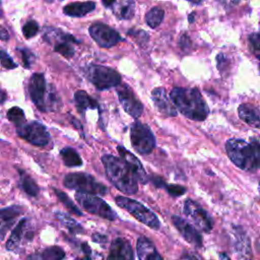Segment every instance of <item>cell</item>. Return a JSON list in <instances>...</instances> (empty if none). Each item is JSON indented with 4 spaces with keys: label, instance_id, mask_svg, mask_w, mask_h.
<instances>
[{
    "label": "cell",
    "instance_id": "cell-1",
    "mask_svg": "<svg viewBox=\"0 0 260 260\" xmlns=\"http://www.w3.org/2000/svg\"><path fill=\"white\" fill-rule=\"evenodd\" d=\"M170 96L176 108L185 117L195 121H203L208 116V107L197 88L175 87Z\"/></svg>",
    "mask_w": 260,
    "mask_h": 260
},
{
    "label": "cell",
    "instance_id": "cell-2",
    "mask_svg": "<svg viewBox=\"0 0 260 260\" xmlns=\"http://www.w3.org/2000/svg\"><path fill=\"white\" fill-rule=\"evenodd\" d=\"M106 174L113 185L123 193L135 194L138 190L137 179L131 169L122 159L112 154L102 156Z\"/></svg>",
    "mask_w": 260,
    "mask_h": 260
},
{
    "label": "cell",
    "instance_id": "cell-3",
    "mask_svg": "<svg viewBox=\"0 0 260 260\" xmlns=\"http://www.w3.org/2000/svg\"><path fill=\"white\" fill-rule=\"evenodd\" d=\"M225 150L230 159L244 171L260 169V143L247 142L243 139H230L225 143Z\"/></svg>",
    "mask_w": 260,
    "mask_h": 260
},
{
    "label": "cell",
    "instance_id": "cell-4",
    "mask_svg": "<svg viewBox=\"0 0 260 260\" xmlns=\"http://www.w3.org/2000/svg\"><path fill=\"white\" fill-rule=\"evenodd\" d=\"M28 92L32 103L43 112L55 111L60 101L53 88L47 89L46 80L43 74L35 73L28 81Z\"/></svg>",
    "mask_w": 260,
    "mask_h": 260
},
{
    "label": "cell",
    "instance_id": "cell-5",
    "mask_svg": "<svg viewBox=\"0 0 260 260\" xmlns=\"http://www.w3.org/2000/svg\"><path fill=\"white\" fill-rule=\"evenodd\" d=\"M64 186L81 193L93 195H105L108 193V188L105 185L85 173L67 174L64 178Z\"/></svg>",
    "mask_w": 260,
    "mask_h": 260
},
{
    "label": "cell",
    "instance_id": "cell-6",
    "mask_svg": "<svg viewBox=\"0 0 260 260\" xmlns=\"http://www.w3.org/2000/svg\"><path fill=\"white\" fill-rule=\"evenodd\" d=\"M115 201L117 205L127 210L131 215H133L140 222L144 223L145 225L153 230L159 229L160 223L157 216L150 209L145 207L140 202L125 196H117L115 198Z\"/></svg>",
    "mask_w": 260,
    "mask_h": 260
},
{
    "label": "cell",
    "instance_id": "cell-7",
    "mask_svg": "<svg viewBox=\"0 0 260 260\" xmlns=\"http://www.w3.org/2000/svg\"><path fill=\"white\" fill-rule=\"evenodd\" d=\"M87 79L100 90L118 86L121 82L120 74L109 67L101 65H90L85 73Z\"/></svg>",
    "mask_w": 260,
    "mask_h": 260
},
{
    "label": "cell",
    "instance_id": "cell-8",
    "mask_svg": "<svg viewBox=\"0 0 260 260\" xmlns=\"http://www.w3.org/2000/svg\"><path fill=\"white\" fill-rule=\"evenodd\" d=\"M130 139L133 148L140 154L150 153L155 146L151 129L141 122H134L130 128Z\"/></svg>",
    "mask_w": 260,
    "mask_h": 260
},
{
    "label": "cell",
    "instance_id": "cell-9",
    "mask_svg": "<svg viewBox=\"0 0 260 260\" xmlns=\"http://www.w3.org/2000/svg\"><path fill=\"white\" fill-rule=\"evenodd\" d=\"M75 199L88 213L101 216L108 220H115L117 218V214L112 207L103 199L93 194L77 192L75 194Z\"/></svg>",
    "mask_w": 260,
    "mask_h": 260
},
{
    "label": "cell",
    "instance_id": "cell-10",
    "mask_svg": "<svg viewBox=\"0 0 260 260\" xmlns=\"http://www.w3.org/2000/svg\"><path fill=\"white\" fill-rule=\"evenodd\" d=\"M17 134L24 140L37 146H45L51 139L47 128L38 121H31L18 127Z\"/></svg>",
    "mask_w": 260,
    "mask_h": 260
},
{
    "label": "cell",
    "instance_id": "cell-11",
    "mask_svg": "<svg viewBox=\"0 0 260 260\" xmlns=\"http://www.w3.org/2000/svg\"><path fill=\"white\" fill-rule=\"evenodd\" d=\"M184 213L191 220V222L196 225L200 231L208 233L212 230V219L207 214V212L200 207L197 203L191 199H187L184 203Z\"/></svg>",
    "mask_w": 260,
    "mask_h": 260
},
{
    "label": "cell",
    "instance_id": "cell-12",
    "mask_svg": "<svg viewBox=\"0 0 260 260\" xmlns=\"http://www.w3.org/2000/svg\"><path fill=\"white\" fill-rule=\"evenodd\" d=\"M119 101L127 114L133 118H138L143 112V106L136 98L132 89L127 84H119L117 86Z\"/></svg>",
    "mask_w": 260,
    "mask_h": 260
},
{
    "label": "cell",
    "instance_id": "cell-13",
    "mask_svg": "<svg viewBox=\"0 0 260 260\" xmlns=\"http://www.w3.org/2000/svg\"><path fill=\"white\" fill-rule=\"evenodd\" d=\"M91 38L103 48H110L115 46L118 42L122 41L120 35L104 23H95L89 27Z\"/></svg>",
    "mask_w": 260,
    "mask_h": 260
},
{
    "label": "cell",
    "instance_id": "cell-14",
    "mask_svg": "<svg viewBox=\"0 0 260 260\" xmlns=\"http://www.w3.org/2000/svg\"><path fill=\"white\" fill-rule=\"evenodd\" d=\"M172 221L176 226V229L180 232L182 237L188 243H190L191 245L197 248H200L202 246V238L200 234L193 228V225L189 221L177 215L172 216Z\"/></svg>",
    "mask_w": 260,
    "mask_h": 260
},
{
    "label": "cell",
    "instance_id": "cell-15",
    "mask_svg": "<svg viewBox=\"0 0 260 260\" xmlns=\"http://www.w3.org/2000/svg\"><path fill=\"white\" fill-rule=\"evenodd\" d=\"M108 260H134L131 244L124 238H116L110 246Z\"/></svg>",
    "mask_w": 260,
    "mask_h": 260
},
{
    "label": "cell",
    "instance_id": "cell-16",
    "mask_svg": "<svg viewBox=\"0 0 260 260\" xmlns=\"http://www.w3.org/2000/svg\"><path fill=\"white\" fill-rule=\"evenodd\" d=\"M151 98L156 109L165 116L175 117L177 116L176 106L173 103L171 96H169L162 87L154 88L151 92Z\"/></svg>",
    "mask_w": 260,
    "mask_h": 260
},
{
    "label": "cell",
    "instance_id": "cell-17",
    "mask_svg": "<svg viewBox=\"0 0 260 260\" xmlns=\"http://www.w3.org/2000/svg\"><path fill=\"white\" fill-rule=\"evenodd\" d=\"M117 149L119 151V154H120L121 158L131 169V171L133 172L137 181L142 183V184H146L147 181H148V177L146 175V172H145L142 164L139 161V159L133 153H131L129 150H127L126 148H124L121 145L118 146Z\"/></svg>",
    "mask_w": 260,
    "mask_h": 260
},
{
    "label": "cell",
    "instance_id": "cell-18",
    "mask_svg": "<svg viewBox=\"0 0 260 260\" xmlns=\"http://www.w3.org/2000/svg\"><path fill=\"white\" fill-rule=\"evenodd\" d=\"M21 212V207L17 205L8 206L0 210V241L4 239L6 233L11 229L15 219Z\"/></svg>",
    "mask_w": 260,
    "mask_h": 260
},
{
    "label": "cell",
    "instance_id": "cell-19",
    "mask_svg": "<svg viewBox=\"0 0 260 260\" xmlns=\"http://www.w3.org/2000/svg\"><path fill=\"white\" fill-rule=\"evenodd\" d=\"M136 251L139 260H164L151 241L145 237L138 239Z\"/></svg>",
    "mask_w": 260,
    "mask_h": 260
},
{
    "label": "cell",
    "instance_id": "cell-20",
    "mask_svg": "<svg viewBox=\"0 0 260 260\" xmlns=\"http://www.w3.org/2000/svg\"><path fill=\"white\" fill-rule=\"evenodd\" d=\"M238 114L241 120L252 127H260V116L258 111L249 104H243L238 109Z\"/></svg>",
    "mask_w": 260,
    "mask_h": 260
},
{
    "label": "cell",
    "instance_id": "cell-21",
    "mask_svg": "<svg viewBox=\"0 0 260 260\" xmlns=\"http://www.w3.org/2000/svg\"><path fill=\"white\" fill-rule=\"evenodd\" d=\"M95 7L94 2L87 1V2H74L66 5L63 9L64 13L69 16L74 17H81L90 11H92Z\"/></svg>",
    "mask_w": 260,
    "mask_h": 260
},
{
    "label": "cell",
    "instance_id": "cell-22",
    "mask_svg": "<svg viewBox=\"0 0 260 260\" xmlns=\"http://www.w3.org/2000/svg\"><path fill=\"white\" fill-rule=\"evenodd\" d=\"M112 10L119 19H130L134 14L133 0H116Z\"/></svg>",
    "mask_w": 260,
    "mask_h": 260
},
{
    "label": "cell",
    "instance_id": "cell-23",
    "mask_svg": "<svg viewBox=\"0 0 260 260\" xmlns=\"http://www.w3.org/2000/svg\"><path fill=\"white\" fill-rule=\"evenodd\" d=\"M236 244L235 250L237 251L239 257L242 260H251V252H250V245L248 238L244 233H239L236 231Z\"/></svg>",
    "mask_w": 260,
    "mask_h": 260
},
{
    "label": "cell",
    "instance_id": "cell-24",
    "mask_svg": "<svg viewBox=\"0 0 260 260\" xmlns=\"http://www.w3.org/2000/svg\"><path fill=\"white\" fill-rule=\"evenodd\" d=\"M26 221H27L26 218L20 219L19 222L16 224V226L12 230V233H11L7 243H6V249L7 250L11 251V250H14L18 247V245L21 241V238L23 236L24 230H25Z\"/></svg>",
    "mask_w": 260,
    "mask_h": 260
},
{
    "label": "cell",
    "instance_id": "cell-25",
    "mask_svg": "<svg viewBox=\"0 0 260 260\" xmlns=\"http://www.w3.org/2000/svg\"><path fill=\"white\" fill-rule=\"evenodd\" d=\"M74 100L76 107L80 112H83L87 109H95L99 106L96 101L90 98L84 90H77L74 93Z\"/></svg>",
    "mask_w": 260,
    "mask_h": 260
},
{
    "label": "cell",
    "instance_id": "cell-26",
    "mask_svg": "<svg viewBox=\"0 0 260 260\" xmlns=\"http://www.w3.org/2000/svg\"><path fill=\"white\" fill-rule=\"evenodd\" d=\"M60 154H61L63 162L66 167L74 168V167H79L82 165V159H81L80 155L72 147H65V148L61 149Z\"/></svg>",
    "mask_w": 260,
    "mask_h": 260
},
{
    "label": "cell",
    "instance_id": "cell-27",
    "mask_svg": "<svg viewBox=\"0 0 260 260\" xmlns=\"http://www.w3.org/2000/svg\"><path fill=\"white\" fill-rule=\"evenodd\" d=\"M164 15H165V12L161 8L153 7L147 12L145 16V21L148 24V26H150L151 28H155L161 23L164 19Z\"/></svg>",
    "mask_w": 260,
    "mask_h": 260
},
{
    "label": "cell",
    "instance_id": "cell-28",
    "mask_svg": "<svg viewBox=\"0 0 260 260\" xmlns=\"http://www.w3.org/2000/svg\"><path fill=\"white\" fill-rule=\"evenodd\" d=\"M55 214H56V217L59 219V221L64 226H66L71 233H80L82 231L81 225L75 219H73L71 216L67 215L66 213L57 211V212H55Z\"/></svg>",
    "mask_w": 260,
    "mask_h": 260
},
{
    "label": "cell",
    "instance_id": "cell-29",
    "mask_svg": "<svg viewBox=\"0 0 260 260\" xmlns=\"http://www.w3.org/2000/svg\"><path fill=\"white\" fill-rule=\"evenodd\" d=\"M55 190V193L57 195V197L59 198V200L65 205V207L73 214L75 215H78V216H81L82 215V212L78 209V207L74 204V202L69 198V196L67 194H65L64 192L62 191H59L57 189H54Z\"/></svg>",
    "mask_w": 260,
    "mask_h": 260
},
{
    "label": "cell",
    "instance_id": "cell-30",
    "mask_svg": "<svg viewBox=\"0 0 260 260\" xmlns=\"http://www.w3.org/2000/svg\"><path fill=\"white\" fill-rule=\"evenodd\" d=\"M7 118L10 122H12L14 125L18 127L25 124V117L23 111L18 107H13L8 110L7 112Z\"/></svg>",
    "mask_w": 260,
    "mask_h": 260
},
{
    "label": "cell",
    "instance_id": "cell-31",
    "mask_svg": "<svg viewBox=\"0 0 260 260\" xmlns=\"http://www.w3.org/2000/svg\"><path fill=\"white\" fill-rule=\"evenodd\" d=\"M21 187L29 196H37L39 193V187L37 183L26 174L21 175Z\"/></svg>",
    "mask_w": 260,
    "mask_h": 260
},
{
    "label": "cell",
    "instance_id": "cell-32",
    "mask_svg": "<svg viewBox=\"0 0 260 260\" xmlns=\"http://www.w3.org/2000/svg\"><path fill=\"white\" fill-rule=\"evenodd\" d=\"M41 254L45 260H63L65 257L64 250L58 246L46 248L43 252H41Z\"/></svg>",
    "mask_w": 260,
    "mask_h": 260
},
{
    "label": "cell",
    "instance_id": "cell-33",
    "mask_svg": "<svg viewBox=\"0 0 260 260\" xmlns=\"http://www.w3.org/2000/svg\"><path fill=\"white\" fill-rule=\"evenodd\" d=\"M54 50L66 58H70L74 55V49L68 42H59L55 45Z\"/></svg>",
    "mask_w": 260,
    "mask_h": 260
},
{
    "label": "cell",
    "instance_id": "cell-34",
    "mask_svg": "<svg viewBox=\"0 0 260 260\" xmlns=\"http://www.w3.org/2000/svg\"><path fill=\"white\" fill-rule=\"evenodd\" d=\"M39 31V24L37 21L35 20H29L27 21L23 27H22V32H23V36L26 38V39H30L32 37H35Z\"/></svg>",
    "mask_w": 260,
    "mask_h": 260
},
{
    "label": "cell",
    "instance_id": "cell-35",
    "mask_svg": "<svg viewBox=\"0 0 260 260\" xmlns=\"http://www.w3.org/2000/svg\"><path fill=\"white\" fill-rule=\"evenodd\" d=\"M249 41L252 47L253 54L260 59V34H252L249 37Z\"/></svg>",
    "mask_w": 260,
    "mask_h": 260
},
{
    "label": "cell",
    "instance_id": "cell-36",
    "mask_svg": "<svg viewBox=\"0 0 260 260\" xmlns=\"http://www.w3.org/2000/svg\"><path fill=\"white\" fill-rule=\"evenodd\" d=\"M0 61L2 66L5 67L6 69H13L17 67V65L13 62V60L9 57V55L4 51H0Z\"/></svg>",
    "mask_w": 260,
    "mask_h": 260
},
{
    "label": "cell",
    "instance_id": "cell-37",
    "mask_svg": "<svg viewBox=\"0 0 260 260\" xmlns=\"http://www.w3.org/2000/svg\"><path fill=\"white\" fill-rule=\"evenodd\" d=\"M20 52H21V55H22V60H23L24 67L29 68L31 63L35 60V55L27 49H21Z\"/></svg>",
    "mask_w": 260,
    "mask_h": 260
},
{
    "label": "cell",
    "instance_id": "cell-38",
    "mask_svg": "<svg viewBox=\"0 0 260 260\" xmlns=\"http://www.w3.org/2000/svg\"><path fill=\"white\" fill-rule=\"evenodd\" d=\"M169 194H171L172 196H181L185 193L186 189L183 187V186H180V185H169V186H166Z\"/></svg>",
    "mask_w": 260,
    "mask_h": 260
},
{
    "label": "cell",
    "instance_id": "cell-39",
    "mask_svg": "<svg viewBox=\"0 0 260 260\" xmlns=\"http://www.w3.org/2000/svg\"><path fill=\"white\" fill-rule=\"evenodd\" d=\"M128 35L132 38L137 39L138 41H146L147 40V35L143 30H138V29H130L128 31Z\"/></svg>",
    "mask_w": 260,
    "mask_h": 260
},
{
    "label": "cell",
    "instance_id": "cell-40",
    "mask_svg": "<svg viewBox=\"0 0 260 260\" xmlns=\"http://www.w3.org/2000/svg\"><path fill=\"white\" fill-rule=\"evenodd\" d=\"M178 260H204V259L195 252H186L182 254Z\"/></svg>",
    "mask_w": 260,
    "mask_h": 260
},
{
    "label": "cell",
    "instance_id": "cell-41",
    "mask_svg": "<svg viewBox=\"0 0 260 260\" xmlns=\"http://www.w3.org/2000/svg\"><path fill=\"white\" fill-rule=\"evenodd\" d=\"M179 44H180V47L183 49V50H186V49H189L190 46H191V41L189 39L188 36L186 35H183L179 41Z\"/></svg>",
    "mask_w": 260,
    "mask_h": 260
},
{
    "label": "cell",
    "instance_id": "cell-42",
    "mask_svg": "<svg viewBox=\"0 0 260 260\" xmlns=\"http://www.w3.org/2000/svg\"><path fill=\"white\" fill-rule=\"evenodd\" d=\"M217 1H219L226 8H231L239 3V0H217Z\"/></svg>",
    "mask_w": 260,
    "mask_h": 260
},
{
    "label": "cell",
    "instance_id": "cell-43",
    "mask_svg": "<svg viewBox=\"0 0 260 260\" xmlns=\"http://www.w3.org/2000/svg\"><path fill=\"white\" fill-rule=\"evenodd\" d=\"M92 240L94 241V242H96V243H105L106 241H107V238L105 237V236H103V235H100V234H94L93 236H92Z\"/></svg>",
    "mask_w": 260,
    "mask_h": 260
},
{
    "label": "cell",
    "instance_id": "cell-44",
    "mask_svg": "<svg viewBox=\"0 0 260 260\" xmlns=\"http://www.w3.org/2000/svg\"><path fill=\"white\" fill-rule=\"evenodd\" d=\"M8 39H9L8 31H7L4 27L0 26V40H2V41H7Z\"/></svg>",
    "mask_w": 260,
    "mask_h": 260
},
{
    "label": "cell",
    "instance_id": "cell-45",
    "mask_svg": "<svg viewBox=\"0 0 260 260\" xmlns=\"http://www.w3.org/2000/svg\"><path fill=\"white\" fill-rule=\"evenodd\" d=\"M26 260H45V258L42 256L41 253H39V254H32L28 256Z\"/></svg>",
    "mask_w": 260,
    "mask_h": 260
},
{
    "label": "cell",
    "instance_id": "cell-46",
    "mask_svg": "<svg viewBox=\"0 0 260 260\" xmlns=\"http://www.w3.org/2000/svg\"><path fill=\"white\" fill-rule=\"evenodd\" d=\"M116 0H102L103 4L106 6V7H112V5L115 3Z\"/></svg>",
    "mask_w": 260,
    "mask_h": 260
},
{
    "label": "cell",
    "instance_id": "cell-47",
    "mask_svg": "<svg viewBox=\"0 0 260 260\" xmlns=\"http://www.w3.org/2000/svg\"><path fill=\"white\" fill-rule=\"evenodd\" d=\"M219 260H231L229 256H226L224 253L219 254Z\"/></svg>",
    "mask_w": 260,
    "mask_h": 260
},
{
    "label": "cell",
    "instance_id": "cell-48",
    "mask_svg": "<svg viewBox=\"0 0 260 260\" xmlns=\"http://www.w3.org/2000/svg\"><path fill=\"white\" fill-rule=\"evenodd\" d=\"M77 260H91V259H90L89 255H86V254H85V256H84L83 258H78Z\"/></svg>",
    "mask_w": 260,
    "mask_h": 260
},
{
    "label": "cell",
    "instance_id": "cell-49",
    "mask_svg": "<svg viewBox=\"0 0 260 260\" xmlns=\"http://www.w3.org/2000/svg\"><path fill=\"white\" fill-rule=\"evenodd\" d=\"M193 15H194V13H191V14H190V17H189V21H190V22H193Z\"/></svg>",
    "mask_w": 260,
    "mask_h": 260
},
{
    "label": "cell",
    "instance_id": "cell-50",
    "mask_svg": "<svg viewBox=\"0 0 260 260\" xmlns=\"http://www.w3.org/2000/svg\"><path fill=\"white\" fill-rule=\"evenodd\" d=\"M189 1H191V2H193V3H199L201 0H189Z\"/></svg>",
    "mask_w": 260,
    "mask_h": 260
},
{
    "label": "cell",
    "instance_id": "cell-51",
    "mask_svg": "<svg viewBox=\"0 0 260 260\" xmlns=\"http://www.w3.org/2000/svg\"><path fill=\"white\" fill-rule=\"evenodd\" d=\"M1 16H2V11H1V9H0V18H1Z\"/></svg>",
    "mask_w": 260,
    "mask_h": 260
},
{
    "label": "cell",
    "instance_id": "cell-52",
    "mask_svg": "<svg viewBox=\"0 0 260 260\" xmlns=\"http://www.w3.org/2000/svg\"><path fill=\"white\" fill-rule=\"evenodd\" d=\"M259 189H260V187H259Z\"/></svg>",
    "mask_w": 260,
    "mask_h": 260
}]
</instances>
